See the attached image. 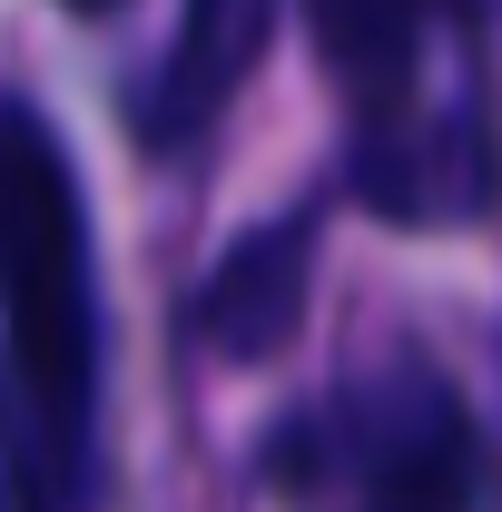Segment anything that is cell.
<instances>
[{"label":"cell","mask_w":502,"mask_h":512,"mask_svg":"<svg viewBox=\"0 0 502 512\" xmlns=\"http://www.w3.org/2000/svg\"><path fill=\"white\" fill-rule=\"evenodd\" d=\"M10 384L30 503L79 512L99 434V306H89V227L30 99L10 109Z\"/></svg>","instance_id":"cell-1"},{"label":"cell","mask_w":502,"mask_h":512,"mask_svg":"<svg viewBox=\"0 0 502 512\" xmlns=\"http://www.w3.org/2000/svg\"><path fill=\"white\" fill-rule=\"evenodd\" d=\"M306 453H315L306 493L325 483V493H355L365 512H463L473 493V444L424 375L325 404V424H306Z\"/></svg>","instance_id":"cell-2"},{"label":"cell","mask_w":502,"mask_h":512,"mask_svg":"<svg viewBox=\"0 0 502 512\" xmlns=\"http://www.w3.org/2000/svg\"><path fill=\"white\" fill-rule=\"evenodd\" d=\"M355 188L384 217H414V227H453V217H483L493 207V128L473 109H443L424 119L414 99L365 119V148H355Z\"/></svg>","instance_id":"cell-3"},{"label":"cell","mask_w":502,"mask_h":512,"mask_svg":"<svg viewBox=\"0 0 502 512\" xmlns=\"http://www.w3.org/2000/svg\"><path fill=\"white\" fill-rule=\"evenodd\" d=\"M306 247L315 227L306 217H276V227H247L237 247L217 256V276H207V296H197V335L217 345V355H276L296 325H306Z\"/></svg>","instance_id":"cell-4"},{"label":"cell","mask_w":502,"mask_h":512,"mask_svg":"<svg viewBox=\"0 0 502 512\" xmlns=\"http://www.w3.org/2000/svg\"><path fill=\"white\" fill-rule=\"evenodd\" d=\"M315 20V50L325 69L365 99V109H404V69L424 50V0H306Z\"/></svg>","instance_id":"cell-5"},{"label":"cell","mask_w":502,"mask_h":512,"mask_svg":"<svg viewBox=\"0 0 502 512\" xmlns=\"http://www.w3.org/2000/svg\"><path fill=\"white\" fill-rule=\"evenodd\" d=\"M79 10H109V0H79Z\"/></svg>","instance_id":"cell-6"}]
</instances>
